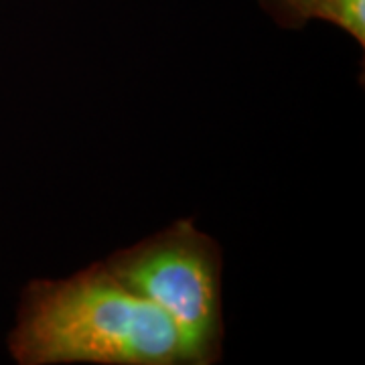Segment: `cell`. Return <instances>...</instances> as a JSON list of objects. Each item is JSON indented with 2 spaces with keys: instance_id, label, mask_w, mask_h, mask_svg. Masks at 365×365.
<instances>
[{
  "instance_id": "6da1fadb",
  "label": "cell",
  "mask_w": 365,
  "mask_h": 365,
  "mask_svg": "<svg viewBox=\"0 0 365 365\" xmlns=\"http://www.w3.org/2000/svg\"><path fill=\"white\" fill-rule=\"evenodd\" d=\"M6 351L16 365H189L181 333L102 260L21 288Z\"/></svg>"
},
{
  "instance_id": "7a4b0ae2",
  "label": "cell",
  "mask_w": 365,
  "mask_h": 365,
  "mask_svg": "<svg viewBox=\"0 0 365 365\" xmlns=\"http://www.w3.org/2000/svg\"><path fill=\"white\" fill-rule=\"evenodd\" d=\"M118 278L181 333L189 365L225 355V254L195 217H179L104 258Z\"/></svg>"
},
{
  "instance_id": "3957f363",
  "label": "cell",
  "mask_w": 365,
  "mask_h": 365,
  "mask_svg": "<svg viewBox=\"0 0 365 365\" xmlns=\"http://www.w3.org/2000/svg\"><path fill=\"white\" fill-rule=\"evenodd\" d=\"M256 4L282 31L299 33L311 23H325L365 49V0H256Z\"/></svg>"
}]
</instances>
